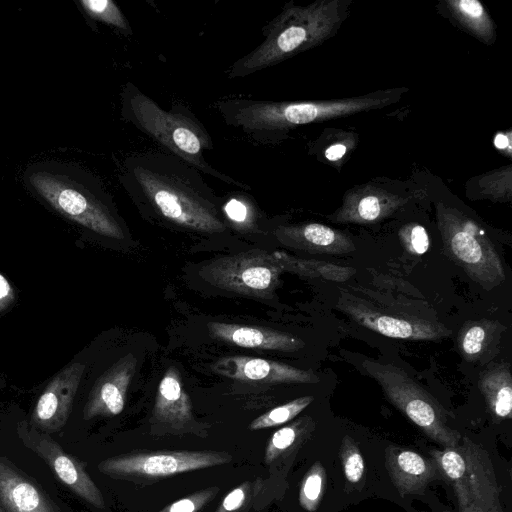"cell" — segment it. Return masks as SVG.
<instances>
[{
    "label": "cell",
    "mask_w": 512,
    "mask_h": 512,
    "mask_svg": "<svg viewBox=\"0 0 512 512\" xmlns=\"http://www.w3.org/2000/svg\"><path fill=\"white\" fill-rule=\"evenodd\" d=\"M122 187L139 205L182 228L222 233L221 201L202 173L167 152H145L126 158L119 173Z\"/></svg>",
    "instance_id": "6da1fadb"
},
{
    "label": "cell",
    "mask_w": 512,
    "mask_h": 512,
    "mask_svg": "<svg viewBox=\"0 0 512 512\" xmlns=\"http://www.w3.org/2000/svg\"><path fill=\"white\" fill-rule=\"evenodd\" d=\"M22 179L31 193L71 221L101 236L125 237L104 185L88 170L46 160L29 165Z\"/></svg>",
    "instance_id": "7a4b0ae2"
},
{
    "label": "cell",
    "mask_w": 512,
    "mask_h": 512,
    "mask_svg": "<svg viewBox=\"0 0 512 512\" xmlns=\"http://www.w3.org/2000/svg\"><path fill=\"white\" fill-rule=\"evenodd\" d=\"M394 91L318 101H264L226 99L217 103L224 122L259 143H272L300 125L339 118L393 102Z\"/></svg>",
    "instance_id": "3957f363"
},
{
    "label": "cell",
    "mask_w": 512,
    "mask_h": 512,
    "mask_svg": "<svg viewBox=\"0 0 512 512\" xmlns=\"http://www.w3.org/2000/svg\"><path fill=\"white\" fill-rule=\"evenodd\" d=\"M343 0H320L306 6L287 3L262 29L263 41L235 61L229 78H240L311 49L336 33L347 15Z\"/></svg>",
    "instance_id": "277c9868"
},
{
    "label": "cell",
    "mask_w": 512,
    "mask_h": 512,
    "mask_svg": "<svg viewBox=\"0 0 512 512\" xmlns=\"http://www.w3.org/2000/svg\"><path fill=\"white\" fill-rule=\"evenodd\" d=\"M121 116L162 146L167 153L176 156L199 170L227 185L241 190L251 187L219 171L204 157L213 148V142L205 127L196 116L183 106L162 109L134 83L127 82L121 94Z\"/></svg>",
    "instance_id": "5b68a950"
},
{
    "label": "cell",
    "mask_w": 512,
    "mask_h": 512,
    "mask_svg": "<svg viewBox=\"0 0 512 512\" xmlns=\"http://www.w3.org/2000/svg\"><path fill=\"white\" fill-rule=\"evenodd\" d=\"M440 477L453 488L460 511L503 512L499 487L487 453L464 437L455 448L432 450Z\"/></svg>",
    "instance_id": "8992f818"
},
{
    "label": "cell",
    "mask_w": 512,
    "mask_h": 512,
    "mask_svg": "<svg viewBox=\"0 0 512 512\" xmlns=\"http://www.w3.org/2000/svg\"><path fill=\"white\" fill-rule=\"evenodd\" d=\"M437 223L447 255L471 279L485 289L504 281L505 272L498 253L473 219L454 208L438 204Z\"/></svg>",
    "instance_id": "52a82bcc"
},
{
    "label": "cell",
    "mask_w": 512,
    "mask_h": 512,
    "mask_svg": "<svg viewBox=\"0 0 512 512\" xmlns=\"http://www.w3.org/2000/svg\"><path fill=\"white\" fill-rule=\"evenodd\" d=\"M362 366L379 383L390 402L431 440L443 448L458 446L461 436L449 426L443 408L404 370L369 359Z\"/></svg>",
    "instance_id": "ba28073f"
},
{
    "label": "cell",
    "mask_w": 512,
    "mask_h": 512,
    "mask_svg": "<svg viewBox=\"0 0 512 512\" xmlns=\"http://www.w3.org/2000/svg\"><path fill=\"white\" fill-rule=\"evenodd\" d=\"M282 272L273 252L256 249L218 258L205 265L200 275L220 289L268 299L273 296Z\"/></svg>",
    "instance_id": "9c48e42d"
},
{
    "label": "cell",
    "mask_w": 512,
    "mask_h": 512,
    "mask_svg": "<svg viewBox=\"0 0 512 512\" xmlns=\"http://www.w3.org/2000/svg\"><path fill=\"white\" fill-rule=\"evenodd\" d=\"M230 454L210 451H161L114 456L101 461L99 471L111 478L148 480L230 462Z\"/></svg>",
    "instance_id": "30bf717a"
},
{
    "label": "cell",
    "mask_w": 512,
    "mask_h": 512,
    "mask_svg": "<svg viewBox=\"0 0 512 512\" xmlns=\"http://www.w3.org/2000/svg\"><path fill=\"white\" fill-rule=\"evenodd\" d=\"M17 434L23 445L43 459L74 494L96 508H104L103 495L81 461L68 454L48 433L37 430L31 424L20 423Z\"/></svg>",
    "instance_id": "8fae6325"
},
{
    "label": "cell",
    "mask_w": 512,
    "mask_h": 512,
    "mask_svg": "<svg viewBox=\"0 0 512 512\" xmlns=\"http://www.w3.org/2000/svg\"><path fill=\"white\" fill-rule=\"evenodd\" d=\"M84 369L83 364L72 363L53 378L35 405L33 427L50 434L66 424Z\"/></svg>",
    "instance_id": "7c38bea8"
},
{
    "label": "cell",
    "mask_w": 512,
    "mask_h": 512,
    "mask_svg": "<svg viewBox=\"0 0 512 512\" xmlns=\"http://www.w3.org/2000/svg\"><path fill=\"white\" fill-rule=\"evenodd\" d=\"M342 307L357 323L387 337L436 340L450 335V330L444 325L428 320L387 314L362 303H346Z\"/></svg>",
    "instance_id": "4fadbf2b"
},
{
    "label": "cell",
    "mask_w": 512,
    "mask_h": 512,
    "mask_svg": "<svg viewBox=\"0 0 512 512\" xmlns=\"http://www.w3.org/2000/svg\"><path fill=\"white\" fill-rule=\"evenodd\" d=\"M215 373L242 382L256 383H316L319 378L310 370H302L262 358L227 356L213 365Z\"/></svg>",
    "instance_id": "5bb4252c"
},
{
    "label": "cell",
    "mask_w": 512,
    "mask_h": 512,
    "mask_svg": "<svg viewBox=\"0 0 512 512\" xmlns=\"http://www.w3.org/2000/svg\"><path fill=\"white\" fill-rule=\"evenodd\" d=\"M137 360L131 353L119 359L95 382L83 410L85 420L120 414L135 373Z\"/></svg>",
    "instance_id": "9a60e30c"
},
{
    "label": "cell",
    "mask_w": 512,
    "mask_h": 512,
    "mask_svg": "<svg viewBox=\"0 0 512 512\" xmlns=\"http://www.w3.org/2000/svg\"><path fill=\"white\" fill-rule=\"evenodd\" d=\"M0 504L5 512H61L33 479L5 457H0Z\"/></svg>",
    "instance_id": "2e32d148"
},
{
    "label": "cell",
    "mask_w": 512,
    "mask_h": 512,
    "mask_svg": "<svg viewBox=\"0 0 512 512\" xmlns=\"http://www.w3.org/2000/svg\"><path fill=\"white\" fill-rule=\"evenodd\" d=\"M385 465L392 483L403 497L423 494L426 487L440 477L433 459L394 445L385 450Z\"/></svg>",
    "instance_id": "e0dca14e"
},
{
    "label": "cell",
    "mask_w": 512,
    "mask_h": 512,
    "mask_svg": "<svg viewBox=\"0 0 512 512\" xmlns=\"http://www.w3.org/2000/svg\"><path fill=\"white\" fill-rule=\"evenodd\" d=\"M406 201L378 187L364 185L345 195L342 206L331 219L339 223H372L388 217Z\"/></svg>",
    "instance_id": "ac0fdd59"
},
{
    "label": "cell",
    "mask_w": 512,
    "mask_h": 512,
    "mask_svg": "<svg viewBox=\"0 0 512 512\" xmlns=\"http://www.w3.org/2000/svg\"><path fill=\"white\" fill-rule=\"evenodd\" d=\"M273 233L283 245L308 253L335 255L356 249L346 234L320 223L278 226Z\"/></svg>",
    "instance_id": "d6986e66"
},
{
    "label": "cell",
    "mask_w": 512,
    "mask_h": 512,
    "mask_svg": "<svg viewBox=\"0 0 512 512\" xmlns=\"http://www.w3.org/2000/svg\"><path fill=\"white\" fill-rule=\"evenodd\" d=\"M207 329L212 338L243 348L293 352L304 346L301 339L269 328L212 321Z\"/></svg>",
    "instance_id": "ffe728a7"
},
{
    "label": "cell",
    "mask_w": 512,
    "mask_h": 512,
    "mask_svg": "<svg viewBox=\"0 0 512 512\" xmlns=\"http://www.w3.org/2000/svg\"><path fill=\"white\" fill-rule=\"evenodd\" d=\"M191 408L181 374L175 366H170L158 385L153 420L174 428L184 427L193 420Z\"/></svg>",
    "instance_id": "44dd1931"
},
{
    "label": "cell",
    "mask_w": 512,
    "mask_h": 512,
    "mask_svg": "<svg viewBox=\"0 0 512 512\" xmlns=\"http://www.w3.org/2000/svg\"><path fill=\"white\" fill-rule=\"evenodd\" d=\"M480 390L490 411L500 419H509L512 412V378L505 364L486 370L479 379Z\"/></svg>",
    "instance_id": "7402d4cb"
},
{
    "label": "cell",
    "mask_w": 512,
    "mask_h": 512,
    "mask_svg": "<svg viewBox=\"0 0 512 512\" xmlns=\"http://www.w3.org/2000/svg\"><path fill=\"white\" fill-rule=\"evenodd\" d=\"M451 15L478 39L491 43L495 36L494 23L478 0L446 1Z\"/></svg>",
    "instance_id": "603a6c76"
},
{
    "label": "cell",
    "mask_w": 512,
    "mask_h": 512,
    "mask_svg": "<svg viewBox=\"0 0 512 512\" xmlns=\"http://www.w3.org/2000/svg\"><path fill=\"white\" fill-rule=\"evenodd\" d=\"M273 254L283 271H289L301 276L321 277L327 280L343 282L355 273V270L351 267H342L317 260L300 259L281 251H274Z\"/></svg>",
    "instance_id": "cb8c5ba5"
},
{
    "label": "cell",
    "mask_w": 512,
    "mask_h": 512,
    "mask_svg": "<svg viewBox=\"0 0 512 512\" xmlns=\"http://www.w3.org/2000/svg\"><path fill=\"white\" fill-rule=\"evenodd\" d=\"M222 214L236 230L251 232L257 228L258 210L252 198L242 190L221 201Z\"/></svg>",
    "instance_id": "d4e9b609"
},
{
    "label": "cell",
    "mask_w": 512,
    "mask_h": 512,
    "mask_svg": "<svg viewBox=\"0 0 512 512\" xmlns=\"http://www.w3.org/2000/svg\"><path fill=\"white\" fill-rule=\"evenodd\" d=\"M84 14L94 21L107 24L124 35H131L132 28L123 12L111 0H77Z\"/></svg>",
    "instance_id": "484cf974"
},
{
    "label": "cell",
    "mask_w": 512,
    "mask_h": 512,
    "mask_svg": "<svg viewBox=\"0 0 512 512\" xmlns=\"http://www.w3.org/2000/svg\"><path fill=\"white\" fill-rule=\"evenodd\" d=\"M312 401L313 397L303 396L275 407L254 419L250 429L260 430L286 423L302 412Z\"/></svg>",
    "instance_id": "4316f807"
},
{
    "label": "cell",
    "mask_w": 512,
    "mask_h": 512,
    "mask_svg": "<svg viewBox=\"0 0 512 512\" xmlns=\"http://www.w3.org/2000/svg\"><path fill=\"white\" fill-rule=\"evenodd\" d=\"M325 478V470L320 463H315L304 476L299 492V502L305 510L315 511L319 506Z\"/></svg>",
    "instance_id": "83f0119b"
},
{
    "label": "cell",
    "mask_w": 512,
    "mask_h": 512,
    "mask_svg": "<svg viewBox=\"0 0 512 512\" xmlns=\"http://www.w3.org/2000/svg\"><path fill=\"white\" fill-rule=\"evenodd\" d=\"M488 340V323L473 322L461 330L459 346L467 359L474 360L482 354L488 344Z\"/></svg>",
    "instance_id": "f1b7e54d"
},
{
    "label": "cell",
    "mask_w": 512,
    "mask_h": 512,
    "mask_svg": "<svg viewBox=\"0 0 512 512\" xmlns=\"http://www.w3.org/2000/svg\"><path fill=\"white\" fill-rule=\"evenodd\" d=\"M304 419L277 430L270 438L266 452L265 461L271 463L282 452L290 448L297 440L304 428Z\"/></svg>",
    "instance_id": "f546056e"
},
{
    "label": "cell",
    "mask_w": 512,
    "mask_h": 512,
    "mask_svg": "<svg viewBox=\"0 0 512 512\" xmlns=\"http://www.w3.org/2000/svg\"><path fill=\"white\" fill-rule=\"evenodd\" d=\"M340 458L347 481L358 483L364 474V460L358 446L349 436L343 438Z\"/></svg>",
    "instance_id": "4dcf8cb0"
},
{
    "label": "cell",
    "mask_w": 512,
    "mask_h": 512,
    "mask_svg": "<svg viewBox=\"0 0 512 512\" xmlns=\"http://www.w3.org/2000/svg\"><path fill=\"white\" fill-rule=\"evenodd\" d=\"M400 239L412 254L422 255L427 252L430 242L426 229L419 224H408L400 230Z\"/></svg>",
    "instance_id": "1f68e13d"
},
{
    "label": "cell",
    "mask_w": 512,
    "mask_h": 512,
    "mask_svg": "<svg viewBox=\"0 0 512 512\" xmlns=\"http://www.w3.org/2000/svg\"><path fill=\"white\" fill-rule=\"evenodd\" d=\"M218 490V487L201 490L171 503L159 512H198L215 497Z\"/></svg>",
    "instance_id": "d6a6232c"
},
{
    "label": "cell",
    "mask_w": 512,
    "mask_h": 512,
    "mask_svg": "<svg viewBox=\"0 0 512 512\" xmlns=\"http://www.w3.org/2000/svg\"><path fill=\"white\" fill-rule=\"evenodd\" d=\"M246 499L245 486H240L233 489L223 500L221 509L217 512H232L238 510L243 506Z\"/></svg>",
    "instance_id": "836d02e7"
},
{
    "label": "cell",
    "mask_w": 512,
    "mask_h": 512,
    "mask_svg": "<svg viewBox=\"0 0 512 512\" xmlns=\"http://www.w3.org/2000/svg\"><path fill=\"white\" fill-rule=\"evenodd\" d=\"M15 295L8 280L0 273V311L6 309L14 300Z\"/></svg>",
    "instance_id": "e575fe53"
},
{
    "label": "cell",
    "mask_w": 512,
    "mask_h": 512,
    "mask_svg": "<svg viewBox=\"0 0 512 512\" xmlns=\"http://www.w3.org/2000/svg\"><path fill=\"white\" fill-rule=\"evenodd\" d=\"M347 152V147L343 143H335L329 146L325 151V157L329 161L340 160Z\"/></svg>",
    "instance_id": "d590c367"
},
{
    "label": "cell",
    "mask_w": 512,
    "mask_h": 512,
    "mask_svg": "<svg viewBox=\"0 0 512 512\" xmlns=\"http://www.w3.org/2000/svg\"><path fill=\"white\" fill-rule=\"evenodd\" d=\"M510 142V134L506 135L505 133H498L494 138V145L500 150L508 149L509 153Z\"/></svg>",
    "instance_id": "8d00e7d4"
},
{
    "label": "cell",
    "mask_w": 512,
    "mask_h": 512,
    "mask_svg": "<svg viewBox=\"0 0 512 512\" xmlns=\"http://www.w3.org/2000/svg\"><path fill=\"white\" fill-rule=\"evenodd\" d=\"M0 512H5V510L2 508L1 505H0Z\"/></svg>",
    "instance_id": "74e56055"
},
{
    "label": "cell",
    "mask_w": 512,
    "mask_h": 512,
    "mask_svg": "<svg viewBox=\"0 0 512 512\" xmlns=\"http://www.w3.org/2000/svg\"><path fill=\"white\" fill-rule=\"evenodd\" d=\"M460 512H468V511H460Z\"/></svg>",
    "instance_id": "f35d334b"
}]
</instances>
